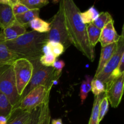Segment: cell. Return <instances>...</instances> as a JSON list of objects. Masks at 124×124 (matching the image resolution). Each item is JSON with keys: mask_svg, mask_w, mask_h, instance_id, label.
Instances as JSON below:
<instances>
[{"mask_svg": "<svg viewBox=\"0 0 124 124\" xmlns=\"http://www.w3.org/2000/svg\"><path fill=\"white\" fill-rule=\"evenodd\" d=\"M49 47L50 52L53 54L56 58H58L65 52V48L61 44L53 41H48L47 42Z\"/></svg>", "mask_w": 124, "mask_h": 124, "instance_id": "obj_27", "label": "cell"}, {"mask_svg": "<svg viewBox=\"0 0 124 124\" xmlns=\"http://www.w3.org/2000/svg\"><path fill=\"white\" fill-rule=\"evenodd\" d=\"M8 1L11 6H13V5L16 4L20 2V0H8Z\"/></svg>", "mask_w": 124, "mask_h": 124, "instance_id": "obj_35", "label": "cell"}, {"mask_svg": "<svg viewBox=\"0 0 124 124\" xmlns=\"http://www.w3.org/2000/svg\"><path fill=\"white\" fill-rule=\"evenodd\" d=\"M61 1L62 3L67 30L71 44L93 62L95 58L94 48L88 41L87 25L82 22L79 8L73 0Z\"/></svg>", "mask_w": 124, "mask_h": 124, "instance_id": "obj_1", "label": "cell"}, {"mask_svg": "<svg viewBox=\"0 0 124 124\" xmlns=\"http://www.w3.org/2000/svg\"><path fill=\"white\" fill-rule=\"evenodd\" d=\"M49 99L50 96H48L41 104V113L38 124H50L51 113L49 107Z\"/></svg>", "mask_w": 124, "mask_h": 124, "instance_id": "obj_20", "label": "cell"}, {"mask_svg": "<svg viewBox=\"0 0 124 124\" xmlns=\"http://www.w3.org/2000/svg\"><path fill=\"white\" fill-rule=\"evenodd\" d=\"M91 91L94 96L105 93V85L101 81L93 78L91 82Z\"/></svg>", "mask_w": 124, "mask_h": 124, "instance_id": "obj_26", "label": "cell"}, {"mask_svg": "<svg viewBox=\"0 0 124 124\" xmlns=\"http://www.w3.org/2000/svg\"><path fill=\"white\" fill-rule=\"evenodd\" d=\"M51 90L52 88H48L44 86L34 88L21 101L16 107L30 112L33 109L44 102L45 99L50 96Z\"/></svg>", "mask_w": 124, "mask_h": 124, "instance_id": "obj_7", "label": "cell"}, {"mask_svg": "<svg viewBox=\"0 0 124 124\" xmlns=\"http://www.w3.org/2000/svg\"><path fill=\"white\" fill-rule=\"evenodd\" d=\"M48 42V33L27 31L18 38L6 41L8 48L22 58L29 61L39 59L43 54L42 48Z\"/></svg>", "mask_w": 124, "mask_h": 124, "instance_id": "obj_2", "label": "cell"}, {"mask_svg": "<svg viewBox=\"0 0 124 124\" xmlns=\"http://www.w3.org/2000/svg\"><path fill=\"white\" fill-rule=\"evenodd\" d=\"M16 20L12 6L9 4H0V28L4 29Z\"/></svg>", "mask_w": 124, "mask_h": 124, "instance_id": "obj_13", "label": "cell"}, {"mask_svg": "<svg viewBox=\"0 0 124 124\" xmlns=\"http://www.w3.org/2000/svg\"><path fill=\"white\" fill-rule=\"evenodd\" d=\"M109 102L107 98L106 95L103 98L99 105V122L100 123L102 120L104 119L106 114L108 111Z\"/></svg>", "mask_w": 124, "mask_h": 124, "instance_id": "obj_29", "label": "cell"}, {"mask_svg": "<svg viewBox=\"0 0 124 124\" xmlns=\"http://www.w3.org/2000/svg\"><path fill=\"white\" fill-rule=\"evenodd\" d=\"M51 124H63L62 120L61 119H53Z\"/></svg>", "mask_w": 124, "mask_h": 124, "instance_id": "obj_34", "label": "cell"}, {"mask_svg": "<svg viewBox=\"0 0 124 124\" xmlns=\"http://www.w3.org/2000/svg\"><path fill=\"white\" fill-rule=\"evenodd\" d=\"M7 117L6 116H0V124H7Z\"/></svg>", "mask_w": 124, "mask_h": 124, "instance_id": "obj_33", "label": "cell"}, {"mask_svg": "<svg viewBox=\"0 0 124 124\" xmlns=\"http://www.w3.org/2000/svg\"><path fill=\"white\" fill-rule=\"evenodd\" d=\"M27 32V27L15 20L0 32V41H9L18 38Z\"/></svg>", "mask_w": 124, "mask_h": 124, "instance_id": "obj_10", "label": "cell"}, {"mask_svg": "<svg viewBox=\"0 0 124 124\" xmlns=\"http://www.w3.org/2000/svg\"><path fill=\"white\" fill-rule=\"evenodd\" d=\"M30 112L19 108H13L7 118V124H26L30 117Z\"/></svg>", "mask_w": 124, "mask_h": 124, "instance_id": "obj_15", "label": "cell"}, {"mask_svg": "<svg viewBox=\"0 0 124 124\" xmlns=\"http://www.w3.org/2000/svg\"><path fill=\"white\" fill-rule=\"evenodd\" d=\"M105 96V93H101L98 95L94 96V102H93V108L92 114L90 118L88 124H99V105L102 99Z\"/></svg>", "mask_w": 124, "mask_h": 124, "instance_id": "obj_17", "label": "cell"}, {"mask_svg": "<svg viewBox=\"0 0 124 124\" xmlns=\"http://www.w3.org/2000/svg\"><path fill=\"white\" fill-rule=\"evenodd\" d=\"M13 110V106L8 98L1 92H0V116H8Z\"/></svg>", "mask_w": 124, "mask_h": 124, "instance_id": "obj_21", "label": "cell"}, {"mask_svg": "<svg viewBox=\"0 0 124 124\" xmlns=\"http://www.w3.org/2000/svg\"><path fill=\"white\" fill-rule=\"evenodd\" d=\"M119 37L120 35L117 34L114 26V20L112 19L101 29L99 41L102 47H104L112 43L117 42Z\"/></svg>", "mask_w": 124, "mask_h": 124, "instance_id": "obj_11", "label": "cell"}, {"mask_svg": "<svg viewBox=\"0 0 124 124\" xmlns=\"http://www.w3.org/2000/svg\"><path fill=\"white\" fill-rule=\"evenodd\" d=\"M29 25L33 31L41 33H48L50 29V23L39 18H36L31 21L29 23Z\"/></svg>", "mask_w": 124, "mask_h": 124, "instance_id": "obj_19", "label": "cell"}, {"mask_svg": "<svg viewBox=\"0 0 124 124\" xmlns=\"http://www.w3.org/2000/svg\"><path fill=\"white\" fill-rule=\"evenodd\" d=\"M117 48V42L112 43L108 46L102 47L100 59H99V64H98V68L96 71L94 77L96 78L102 70V69L105 67L106 64L111 58L113 54L116 51Z\"/></svg>", "mask_w": 124, "mask_h": 124, "instance_id": "obj_12", "label": "cell"}, {"mask_svg": "<svg viewBox=\"0 0 124 124\" xmlns=\"http://www.w3.org/2000/svg\"><path fill=\"white\" fill-rule=\"evenodd\" d=\"M30 61L31 62L33 67L32 76L29 84L21 96L20 99L17 105L33 89L39 86H44L48 88H52L54 82L58 80L55 75V70L53 67L44 66L40 63L39 59ZM17 105L15 107H16Z\"/></svg>", "mask_w": 124, "mask_h": 124, "instance_id": "obj_3", "label": "cell"}, {"mask_svg": "<svg viewBox=\"0 0 124 124\" xmlns=\"http://www.w3.org/2000/svg\"><path fill=\"white\" fill-rule=\"evenodd\" d=\"M53 1H54V2H58V1H59V0H53Z\"/></svg>", "mask_w": 124, "mask_h": 124, "instance_id": "obj_37", "label": "cell"}, {"mask_svg": "<svg viewBox=\"0 0 124 124\" xmlns=\"http://www.w3.org/2000/svg\"><path fill=\"white\" fill-rule=\"evenodd\" d=\"M113 18L111 15L107 12H102L99 13V16L97 18L95 21H94L93 24L96 27L101 30L109 21L112 20Z\"/></svg>", "mask_w": 124, "mask_h": 124, "instance_id": "obj_24", "label": "cell"}, {"mask_svg": "<svg viewBox=\"0 0 124 124\" xmlns=\"http://www.w3.org/2000/svg\"><path fill=\"white\" fill-rule=\"evenodd\" d=\"M87 32L88 41L91 46L94 48L99 42L101 30L96 27L93 23H91L87 25Z\"/></svg>", "mask_w": 124, "mask_h": 124, "instance_id": "obj_18", "label": "cell"}, {"mask_svg": "<svg viewBox=\"0 0 124 124\" xmlns=\"http://www.w3.org/2000/svg\"><path fill=\"white\" fill-rule=\"evenodd\" d=\"M41 105L36 107L30 111V117L26 124H38L41 113Z\"/></svg>", "mask_w": 124, "mask_h": 124, "instance_id": "obj_30", "label": "cell"}, {"mask_svg": "<svg viewBox=\"0 0 124 124\" xmlns=\"http://www.w3.org/2000/svg\"><path fill=\"white\" fill-rule=\"evenodd\" d=\"M20 57L11 51L4 41H0V66L12 65Z\"/></svg>", "mask_w": 124, "mask_h": 124, "instance_id": "obj_14", "label": "cell"}, {"mask_svg": "<svg viewBox=\"0 0 124 124\" xmlns=\"http://www.w3.org/2000/svg\"><path fill=\"white\" fill-rule=\"evenodd\" d=\"M0 4H9L8 0H0Z\"/></svg>", "mask_w": 124, "mask_h": 124, "instance_id": "obj_36", "label": "cell"}, {"mask_svg": "<svg viewBox=\"0 0 124 124\" xmlns=\"http://www.w3.org/2000/svg\"><path fill=\"white\" fill-rule=\"evenodd\" d=\"M124 27H122V33H121V35H120L118 41L117 42V48H116L115 52L113 54L107 64H106L105 67L102 69L101 72L96 77L94 78H96L101 81L105 84V85L107 83L109 78L113 71L116 69L117 65H119L121 57L124 53Z\"/></svg>", "mask_w": 124, "mask_h": 124, "instance_id": "obj_8", "label": "cell"}, {"mask_svg": "<svg viewBox=\"0 0 124 124\" xmlns=\"http://www.w3.org/2000/svg\"><path fill=\"white\" fill-rule=\"evenodd\" d=\"M40 63L42 65L46 67H52L54 62L56 60V58L52 53H48L44 54L39 59Z\"/></svg>", "mask_w": 124, "mask_h": 124, "instance_id": "obj_28", "label": "cell"}, {"mask_svg": "<svg viewBox=\"0 0 124 124\" xmlns=\"http://www.w3.org/2000/svg\"><path fill=\"white\" fill-rule=\"evenodd\" d=\"M50 24V29L48 32V41L59 42L64 46L65 50L67 49L71 45V42L67 30L62 3L61 0L59 10L53 17Z\"/></svg>", "mask_w": 124, "mask_h": 124, "instance_id": "obj_4", "label": "cell"}, {"mask_svg": "<svg viewBox=\"0 0 124 124\" xmlns=\"http://www.w3.org/2000/svg\"><path fill=\"white\" fill-rule=\"evenodd\" d=\"M124 88V73L115 79L105 88V95L113 108H117L121 102Z\"/></svg>", "mask_w": 124, "mask_h": 124, "instance_id": "obj_9", "label": "cell"}, {"mask_svg": "<svg viewBox=\"0 0 124 124\" xmlns=\"http://www.w3.org/2000/svg\"><path fill=\"white\" fill-rule=\"evenodd\" d=\"M0 92L8 98L13 108L16 106L21 96L17 91L12 65L0 66Z\"/></svg>", "mask_w": 124, "mask_h": 124, "instance_id": "obj_5", "label": "cell"}, {"mask_svg": "<svg viewBox=\"0 0 124 124\" xmlns=\"http://www.w3.org/2000/svg\"><path fill=\"white\" fill-rule=\"evenodd\" d=\"M12 8L13 12V14L15 15V16L24 13V12H27V11H28L29 10L26 6H24L23 4H22L20 2L12 6Z\"/></svg>", "mask_w": 124, "mask_h": 124, "instance_id": "obj_31", "label": "cell"}, {"mask_svg": "<svg viewBox=\"0 0 124 124\" xmlns=\"http://www.w3.org/2000/svg\"><path fill=\"white\" fill-rule=\"evenodd\" d=\"M92 78L89 75H85V79L82 81L80 88L79 96L81 99V105L84 104V101L87 99L89 92L91 91V82Z\"/></svg>", "mask_w": 124, "mask_h": 124, "instance_id": "obj_23", "label": "cell"}, {"mask_svg": "<svg viewBox=\"0 0 124 124\" xmlns=\"http://www.w3.org/2000/svg\"><path fill=\"white\" fill-rule=\"evenodd\" d=\"M65 62L62 60H56L53 65V67L55 70V75L58 79L59 78L60 76L61 75L62 71L65 67Z\"/></svg>", "mask_w": 124, "mask_h": 124, "instance_id": "obj_32", "label": "cell"}, {"mask_svg": "<svg viewBox=\"0 0 124 124\" xmlns=\"http://www.w3.org/2000/svg\"><path fill=\"white\" fill-rule=\"evenodd\" d=\"M20 2L29 10L40 9L48 4V0H20Z\"/></svg>", "mask_w": 124, "mask_h": 124, "instance_id": "obj_25", "label": "cell"}, {"mask_svg": "<svg viewBox=\"0 0 124 124\" xmlns=\"http://www.w3.org/2000/svg\"><path fill=\"white\" fill-rule=\"evenodd\" d=\"M99 15V13L94 6L90 7L87 11L81 13V17L82 22L85 24L93 23Z\"/></svg>", "mask_w": 124, "mask_h": 124, "instance_id": "obj_22", "label": "cell"}, {"mask_svg": "<svg viewBox=\"0 0 124 124\" xmlns=\"http://www.w3.org/2000/svg\"><path fill=\"white\" fill-rule=\"evenodd\" d=\"M39 9L29 10L24 13L15 15V19L20 24H23L24 26L27 27L31 21L35 18H39Z\"/></svg>", "mask_w": 124, "mask_h": 124, "instance_id": "obj_16", "label": "cell"}, {"mask_svg": "<svg viewBox=\"0 0 124 124\" xmlns=\"http://www.w3.org/2000/svg\"><path fill=\"white\" fill-rule=\"evenodd\" d=\"M17 91L19 96L29 84L33 74V65L31 62L25 58H18L12 64Z\"/></svg>", "mask_w": 124, "mask_h": 124, "instance_id": "obj_6", "label": "cell"}]
</instances>
